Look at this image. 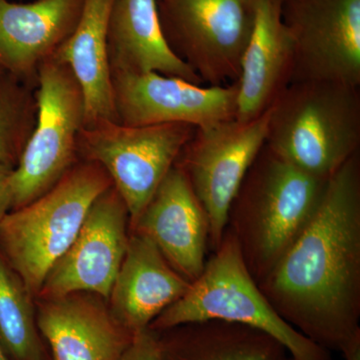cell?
<instances>
[{"label":"cell","instance_id":"3","mask_svg":"<svg viewBox=\"0 0 360 360\" xmlns=\"http://www.w3.org/2000/svg\"><path fill=\"white\" fill-rule=\"evenodd\" d=\"M269 108L265 143L307 174L329 179L359 151V86L295 82Z\"/></svg>","mask_w":360,"mask_h":360},{"label":"cell","instance_id":"18","mask_svg":"<svg viewBox=\"0 0 360 360\" xmlns=\"http://www.w3.org/2000/svg\"><path fill=\"white\" fill-rule=\"evenodd\" d=\"M111 71L156 72L205 85L170 49L160 22L158 0H115L108 32Z\"/></svg>","mask_w":360,"mask_h":360},{"label":"cell","instance_id":"12","mask_svg":"<svg viewBox=\"0 0 360 360\" xmlns=\"http://www.w3.org/2000/svg\"><path fill=\"white\" fill-rule=\"evenodd\" d=\"M129 240V210L112 186L90 206L75 240L52 265L37 297L85 291L108 300Z\"/></svg>","mask_w":360,"mask_h":360},{"label":"cell","instance_id":"27","mask_svg":"<svg viewBox=\"0 0 360 360\" xmlns=\"http://www.w3.org/2000/svg\"><path fill=\"white\" fill-rule=\"evenodd\" d=\"M4 73H6V70H4V68H2L1 65H0V77H1L2 75H4Z\"/></svg>","mask_w":360,"mask_h":360},{"label":"cell","instance_id":"15","mask_svg":"<svg viewBox=\"0 0 360 360\" xmlns=\"http://www.w3.org/2000/svg\"><path fill=\"white\" fill-rule=\"evenodd\" d=\"M84 0H0V65L37 86L40 66L75 32Z\"/></svg>","mask_w":360,"mask_h":360},{"label":"cell","instance_id":"20","mask_svg":"<svg viewBox=\"0 0 360 360\" xmlns=\"http://www.w3.org/2000/svg\"><path fill=\"white\" fill-rule=\"evenodd\" d=\"M156 333L161 360H278L288 354L266 333L219 319L188 322Z\"/></svg>","mask_w":360,"mask_h":360},{"label":"cell","instance_id":"19","mask_svg":"<svg viewBox=\"0 0 360 360\" xmlns=\"http://www.w3.org/2000/svg\"><path fill=\"white\" fill-rule=\"evenodd\" d=\"M115 0H84L72 34L54 53L66 63L82 85L85 99L84 127L118 122L113 103L108 56V21Z\"/></svg>","mask_w":360,"mask_h":360},{"label":"cell","instance_id":"14","mask_svg":"<svg viewBox=\"0 0 360 360\" xmlns=\"http://www.w3.org/2000/svg\"><path fill=\"white\" fill-rule=\"evenodd\" d=\"M35 307L53 360H117L134 336L96 293L37 297Z\"/></svg>","mask_w":360,"mask_h":360},{"label":"cell","instance_id":"8","mask_svg":"<svg viewBox=\"0 0 360 360\" xmlns=\"http://www.w3.org/2000/svg\"><path fill=\"white\" fill-rule=\"evenodd\" d=\"M257 0H158L168 45L207 86L238 82Z\"/></svg>","mask_w":360,"mask_h":360},{"label":"cell","instance_id":"6","mask_svg":"<svg viewBox=\"0 0 360 360\" xmlns=\"http://www.w3.org/2000/svg\"><path fill=\"white\" fill-rule=\"evenodd\" d=\"M37 120L11 174L13 210L47 193L77 162L85 99L70 66L51 56L37 77Z\"/></svg>","mask_w":360,"mask_h":360},{"label":"cell","instance_id":"11","mask_svg":"<svg viewBox=\"0 0 360 360\" xmlns=\"http://www.w3.org/2000/svg\"><path fill=\"white\" fill-rule=\"evenodd\" d=\"M118 122L129 127L186 123L205 127L236 120L238 82L205 86L156 72L111 71Z\"/></svg>","mask_w":360,"mask_h":360},{"label":"cell","instance_id":"9","mask_svg":"<svg viewBox=\"0 0 360 360\" xmlns=\"http://www.w3.org/2000/svg\"><path fill=\"white\" fill-rule=\"evenodd\" d=\"M269 115L270 108L250 122L198 127L175 162L207 213L212 251L221 243L232 200L266 142Z\"/></svg>","mask_w":360,"mask_h":360},{"label":"cell","instance_id":"1","mask_svg":"<svg viewBox=\"0 0 360 360\" xmlns=\"http://www.w3.org/2000/svg\"><path fill=\"white\" fill-rule=\"evenodd\" d=\"M258 288L302 335L340 352L360 326V151L329 179L314 217Z\"/></svg>","mask_w":360,"mask_h":360},{"label":"cell","instance_id":"17","mask_svg":"<svg viewBox=\"0 0 360 360\" xmlns=\"http://www.w3.org/2000/svg\"><path fill=\"white\" fill-rule=\"evenodd\" d=\"M283 0H257L255 25L241 61L236 120L264 115L290 84L292 42L283 25Z\"/></svg>","mask_w":360,"mask_h":360},{"label":"cell","instance_id":"23","mask_svg":"<svg viewBox=\"0 0 360 360\" xmlns=\"http://www.w3.org/2000/svg\"><path fill=\"white\" fill-rule=\"evenodd\" d=\"M117 360H161L158 333L146 328L134 333L129 345Z\"/></svg>","mask_w":360,"mask_h":360},{"label":"cell","instance_id":"21","mask_svg":"<svg viewBox=\"0 0 360 360\" xmlns=\"http://www.w3.org/2000/svg\"><path fill=\"white\" fill-rule=\"evenodd\" d=\"M35 298L0 255V347L11 360H46Z\"/></svg>","mask_w":360,"mask_h":360},{"label":"cell","instance_id":"7","mask_svg":"<svg viewBox=\"0 0 360 360\" xmlns=\"http://www.w3.org/2000/svg\"><path fill=\"white\" fill-rule=\"evenodd\" d=\"M195 129L186 123L129 127L104 120L80 130L78 158L94 161L108 172L127 205L131 226Z\"/></svg>","mask_w":360,"mask_h":360},{"label":"cell","instance_id":"24","mask_svg":"<svg viewBox=\"0 0 360 360\" xmlns=\"http://www.w3.org/2000/svg\"><path fill=\"white\" fill-rule=\"evenodd\" d=\"M13 167L0 163V224L13 210L11 174Z\"/></svg>","mask_w":360,"mask_h":360},{"label":"cell","instance_id":"4","mask_svg":"<svg viewBox=\"0 0 360 360\" xmlns=\"http://www.w3.org/2000/svg\"><path fill=\"white\" fill-rule=\"evenodd\" d=\"M212 252L186 295L163 310L148 328L160 331L188 322L219 319L266 333L285 348L291 360H333L331 352L302 335L277 314L251 276L229 229Z\"/></svg>","mask_w":360,"mask_h":360},{"label":"cell","instance_id":"13","mask_svg":"<svg viewBox=\"0 0 360 360\" xmlns=\"http://www.w3.org/2000/svg\"><path fill=\"white\" fill-rule=\"evenodd\" d=\"M129 231L153 241L172 269L189 283L205 269L210 219L186 175L176 165Z\"/></svg>","mask_w":360,"mask_h":360},{"label":"cell","instance_id":"5","mask_svg":"<svg viewBox=\"0 0 360 360\" xmlns=\"http://www.w3.org/2000/svg\"><path fill=\"white\" fill-rule=\"evenodd\" d=\"M112 186L94 161L78 160L47 193L11 210L0 224V255L34 298L75 240L94 201Z\"/></svg>","mask_w":360,"mask_h":360},{"label":"cell","instance_id":"25","mask_svg":"<svg viewBox=\"0 0 360 360\" xmlns=\"http://www.w3.org/2000/svg\"><path fill=\"white\" fill-rule=\"evenodd\" d=\"M0 360H11L9 357L7 356L6 352H4L1 347H0Z\"/></svg>","mask_w":360,"mask_h":360},{"label":"cell","instance_id":"16","mask_svg":"<svg viewBox=\"0 0 360 360\" xmlns=\"http://www.w3.org/2000/svg\"><path fill=\"white\" fill-rule=\"evenodd\" d=\"M191 283L172 269L153 241L129 231V245L113 283L108 307L132 335L148 328Z\"/></svg>","mask_w":360,"mask_h":360},{"label":"cell","instance_id":"22","mask_svg":"<svg viewBox=\"0 0 360 360\" xmlns=\"http://www.w3.org/2000/svg\"><path fill=\"white\" fill-rule=\"evenodd\" d=\"M37 89L7 72L0 77V163L20 161L37 123Z\"/></svg>","mask_w":360,"mask_h":360},{"label":"cell","instance_id":"2","mask_svg":"<svg viewBox=\"0 0 360 360\" xmlns=\"http://www.w3.org/2000/svg\"><path fill=\"white\" fill-rule=\"evenodd\" d=\"M328 180L302 172L266 143L259 151L232 200L226 225L257 283L309 225Z\"/></svg>","mask_w":360,"mask_h":360},{"label":"cell","instance_id":"10","mask_svg":"<svg viewBox=\"0 0 360 360\" xmlns=\"http://www.w3.org/2000/svg\"><path fill=\"white\" fill-rule=\"evenodd\" d=\"M281 16L292 42L290 84L360 87V0H283Z\"/></svg>","mask_w":360,"mask_h":360},{"label":"cell","instance_id":"26","mask_svg":"<svg viewBox=\"0 0 360 360\" xmlns=\"http://www.w3.org/2000/svg\"><path fill=\"white\" fill-rule=\"evenodd\" d=\"M278 360H291V359L290 357V355L285 354V355H283V357H281V359H279Z\"/></svg>","mask_w":360,"mask_h":360}]
</instances>
